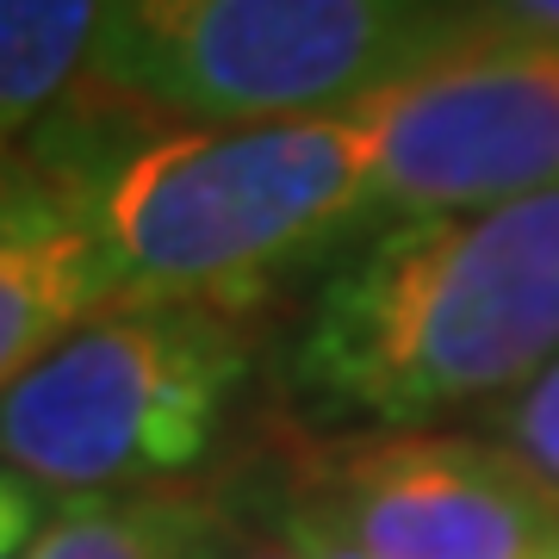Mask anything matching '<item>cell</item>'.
Returning <instances> with one entry per match:
<instances>
[{
	"label": "cell",
	"instance_id": "obj_1",
	"mask_svg": "<svg viewBox=\"0 0 559 559\" xmlns=\"http://www.w3.org/2000/svg\"><path fill=\"white\" fill-rule=\"evenodd\" d=\"M559 360V193L380 224L323 274L286 348L311 423L417 429Z\"/></svg>",
	"mask_w": 559,
	"mask_h": 559
},
{
	"label": "cell",
	"instance_id": "obj_2",
	"mask_svg": "<svg viewBox=\"0 0 559 559\" xmlns=\"http://www.w3.org/2000/svg\"><path fill=\"white\" fill-rule=\"evenodd\" d=\"M75 193L112 305H249L380 230L373 150L355 112L267 124H162L38 162Z\"/></svg>",
	"mask_w": 559,
	"mask_h": 559
},
{
	"label": "cell",
	"instance_id": "obj_3",
	"mask_svg": "<svg viewBox=\"0 0 559 559\" xmlns=\"http://www.w3.org/2000/svg\"><path fill=\"white\" fill-rule=\"evenodd\" d=\"M255 342L218 305H106L0 399V466L38 491L180 485L242 399Z\"/></svg>",
	"mask_w": 559,
	"mask_h": 559
},
{
	"label": "cell",
	"instance_id": "obj_4",
	"mask_svg": "<svg viewBox=\"0 0 559 559\" xmlns=\"http://www.w3.org/2000/svg\"><path fill=\"white\" fill-rule=\"evenodd\" d=\"M466 13L441 0H106L87 81L175 124L348 112Z\"/></svg>",
	"mask_w": 559,
	"mask_h": 559
},
{
	"label": "cell",
	"instance_id": "obj_5",
	"mask_svg": "<svg viewBox=\"0 0 559 559\" xmlns=\"http://www.w3.org/2000/svg\"><path fill=\"white\" fill-rule=\"evenodd\" d=\"M373 150L380 224L559 193V44L466 20L392 87L348 106Z\"/></svg>",
	"mask_w": 559,
	"mask_h": 559
},
{
	"label": "cell",
	"instance_id": "obj_6",
	"mask_svg": "<svg viewBox=\"0 0 559 559\" xmlns=\"http://www.w3.org/2000/svg\"><path fill=\"white\" fill-rule=\"evenodd\" d=\"M305 510L360 559H547L559 547V503L510 448L429 429L336 448Z\"/></svg>",
	"mask_w": 559,
	"mask_h": 559
},
{
	"label": "cell",
	"instance_id": "obj_7",
	"mask_svg": "<svg viewBox=\"0 0 559 559\" xmlns=\"http://www.w3.org/2000/svg\"><path fill=\"white\" fill-rule=\"evenodd\" d=\"M106 305L112 280L75 193L32 162V175L0 193V399Z\"/></svg>",
	"mask_w": 559,
	"mask_h": 559
},
{
	"label": "cell",
	"instance_id": "obj_8",
	"mask_svg": "<svg viewBox=\"0 0 559 559\" xmlns=\"http://www.w3.org/2000/svg\"><path fill=\"white\" fill-rule=\"evenodd\" d=\"M100 13L106 0H0V193L32 175L25 143L87 81Z\"/></svg>",
	"mask_w": 559,
	"mask_h": 559
},
{
	"label": "cell",
	"instance_id": "obj_9",
	"mask_svg": "<svg viewBox=\"0 0 559 559\" xmlns=\"http://www.w3.org/2000/svg\"><path fill=\"white\" fill-rule=\"evenodd\" d=\"M224 540V503L205 485L69 498L25 559H205Z\"/></svg>",
	"mask_w": 559,
	"mask_h": 559
},
{
	"label": "cell",
	"instance_id": "obj_10",
	"mask_svg": "<svg viewBox=\"0 0 559 559\" xmlns=\"http://www.w3.org/2000/svg\"><path fill=\"white\" fill-rule=\"evenodd\" d=\"M491 423H498L503 448L535 473V485L559 503V360L540 367L535 380L510 392L503 404H491Z\"/></svg>",
	"mask_w": 559,
	"mask_h": 559
},
{
	"label": "cell",
	"instance_id": "obj_11",
	"mask_svg": "<svg viewBox=\"0 0 559 559\" xmlns=\"http://www.w3.org/2000/svg\"><path fill=\"white\" fill-rule=\"evenodd\" d=\"M38 485H25L20 473H7L0 466V559H25L32 554V540L44 528V510H38Z\"/></svg>",
	"mask_w": 559,
	"mask_h": 559
},
{
	"label": "cell",
	"instance_id": "obj_12",
	"mask_svg": "<svg viewBox=\"0 0 559 559\" xmlns=\"http://www.w3.org/2000/svg\"><path fill=\"white\" fill-rule=\"evenodd\" d=\"M466 13L485 25H510V32L559 44V0H466Z\"/></svg>",
	"mask_w": 559,
	"mask_h": 559
},
{
	"label": "cell",
	"instance_id": "obj_13",
	"mask_svg": "<svg viewBox=\"0 0 559 559\" xmlns=\"http://www.w3.org/2000/svg\"><path fill=\"white\" fill-rule=\"evenodd\" d=\"M205 559H311V554H305L293 535H261V540H237V547H224L218 540Z\"/></svg>",
	"mask_w": 559,
	"mask_h": 559
},
{
	"label": "cell",
	"instance_id": "obj_14",
	"mask_svg": "<svg viewBox=\"0 0 559 559\" xmlns=\"http://www.w3.org/2000/svg\"><path fill=\"white\" fill-rule=\"evenodd\" d=\"M547 559H559V547H554V554H547Z\"/></svg>",
	"mask_w": 559,
	"mask_h": 559
}]
</instances>
